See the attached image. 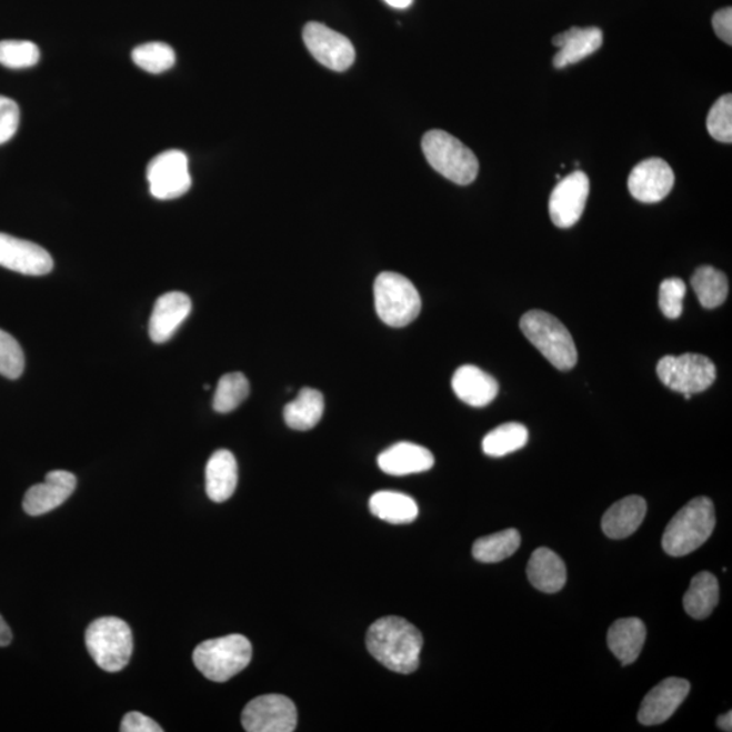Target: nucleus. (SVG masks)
<instances>
[{"mask_svg": "<svg viewBox=\"0 0 732 732\" xmlns=\"http://www.w3.org/2000/svg\"><path fill=\"white\" fill-rule=\"evenodd\" d=\"M190 312L192 300L187 293L169 292L159 298L150 318L149 332L152 342L164 343L171 340Z\"/></svg>", "mask_w": 732, "mask_h": 732, "instance_id": "17", "label": "nucleus"}, {"mask_svg": "<svg viewBox=\"0 0 732 732\" xmlns=\"http://www.w3.org/2000/svg\"><path fill=\"white\" fill-rule=\"evenodd\" d=\"M305 47L319 63L332 71H347L353 66L355 49L352 41L323 23L310 22L303 30Z\"/></svg>", "mask_w": 732, "mask_h": 732, "instance_id": "11", "label": "nucleus"}, {"mask_svg": "<svg viewBox=\"0 0 732 732\" xmlns=\"http://www.w3.org/2000/svg\"><path fill=\"white\" fill-rule=\"evenodd\" d=\"M384 2L393 9H408L414 0H384Z\"/></svg>", "mask_w": 732, "mask_h": 732, "instance_id": "42", "label": "nucleus"}, {"mask_svg": "<svg viewBox=\"0 0 732 732\" xmlns=\"http://www.w3.org/2000/svg\"><path fill=\"white\" fill-rule=\"evenodd\" d=\"M0 267L24 275L52 272L51 254L41 245L0 232Z\"/></svg>", "mask_w": 732, "mask_h": 732, "instance_id": "14", "label": "nucleus"}, {"mask_svg": "<svg viewBox=\"0 0 732 732\" xmlns=\"http://www.w3.org/2000/svg\"><path fill=\"white\" fill-rule=\"evenodd\" d=\"M718 725H719V729H721L723 731L731 732L732 731V712L729 711L728 713H724V715L719 716Z\"/></svg>", "mask_w": 732, "mask_h": 732, "instance_id": "41", "label": "nucleus"}, {"mask_svg": "<svg viewBox=\"0 0 732 732\" xmlns=\"http://www.w3.org/2000/svg\"><path fill=\"white\" fill-rule=\"evenodd\" d=\"M691 284L700 304L706 310L722 305L729 297V280L721 270L701 267L692 275Z\"/></svg>", "mask_w": 732, "mask_h": 732, "instance_id": "28", "label": "nucleus"}, {"mask_svg": "<svg viewBox=\"0 0 732 732\" xmlns=\"http://www.w3.org/2000/svg\"><path fill=\"white\" fill-rule=\"evenodd\" d=\"M706 129L711 137L721 143L732 141V96L725 94L713 103L706 119Z\"/></svg>", "mask_w": 732, "mask_h": 732, "instance_id": "34", "label": "nucleus"}, {"mask_svg": "<svg viewBox=\"0 0 732 732\" xmlns=\"http://www.w3.org/2000/svg\"><path fill=\"white\" fill-rule=\"evenodd\" d=\"M40 49L32 41H0V64L11 70L30 69L39 63Z\"/></svg>", "mask_w": 732, "mask_h": 732, "instance_id": "33", "label": "nucleus"}, {"mask_svg": "<svg viewBox=\"0 0 732 732\" xmlns=\"http://www.w3.org/2000/svg\"><path fill=\"white\" fill-rule=\"evenodd\" d=\"M249 393V380L243 373L224 374L219 380L217 392H214L213 409L220 414H227V412L237 410L248 399Z\"/></svg>", "mask_w": 732, "mask_h": 732, "instance_id": "31", "label": "nucleus"}, {"mask_svg": "<svg viewBox=\"0 0 732 732\" xmlns=\"http://www.w3.org/2000/svg\"><path fill=\"white\" fill-rule=\"evenodd\" d=\"M378 464L387 475L405 477L432 470L434 457L429 449L421 445L398 442L380 454Z\"/></svg>", "mask_w": 732, "mask_h": 732, "instance_id": "19", "label": "nucleus"}, {"mask_svg": "<svg viewBox=\"0 0 732 732\" xmlns=\"http://www.w3.org/2000/svg\"><path fill=\"white\" fill-rule=\"evenodd\" d=\"M422 151L432 168L447 180L470 184L477 180L479 162L475 153L452 134L430 131L422 139Z\"/></svg>", "mask_w": 732, "mask_h": 732, "instance_id": "6", "label": "nucleus"}, {"mask_svg": "<svg viewBox=\"0 0 732 732\" xmlns=\"http://www.w3.org/2000/svg\"><path fill=\"white\" fill-rule=\"evenodd\" d=\"M529 439L524 424L510 422L501 424L484 437L483 452L491 458L507 457L527 445Z\"/></svg>", "mask_w": 732, "mask_h": 732, "instance_id": "30", "label": "nucleus"}, {"mask_svg": "<svg viewBox=\"0 0 732 732\" xmlns=\"http://www.w3.org/2000/svg\"><path fill=\"white\" fill-rule=\"evenodd\" d=\"M602 41L604 36L599 28H571L568 32L553 37L552 44L559 48V52L553 58V66L556 69H565L571 64L580 63L599 51Z\"/></svg>", "mask_w": 732, "mask_h": 732, "instance_id": "18", "label": "nucleus"}, {"mask_svg": "<svg viewBox=\"0 0 732 732\" xmlns=\"http://www.w3.org/2000/svg\"><path fill=\"white\" fill-rule=\"evenodd\" d=\"M521 537L515 529L497 532L478 539L472 547V555L481 563H498L513 555L520 549Z\"/></svg>", "mask_w": 732, "mask_h": 732, "instance_id": "29", "label": "nucleus"}, {"mask_svg": "<svg viewBox=\"0 0 732 732\" xmlns=\"http://www.w3.org/2000/svg\"><path fill=\"white\" fill-rule=\"evenodd\" d=\"M242 724L248 732H292L298 725L297 705L282 694H263L244 706Z\"/></svg>", "mask_w": 732, "mask_h": 732, "instance_id": "9", "label": "nucleus"}, {"mask_svg": "<svg viewBox=\"0 0 732 732\" xmlns=\"http://www.w3.org/2000/svg\"><path fill=\"white\" fill-rule=\"evenodd\" d=\"M84 639L89 654L104 672H121L131 661L133 635L124 620L97 619L89 625Z\"/></svg>", "mask_w": 732, "mask_h": 732, "instance_id": "4", "label": "nucleus"}, {"mask_svg": "<svg viewBox=\"0 0 732 732\" xmlns=\"http://www.w3.org/2000/svg\"><path fill=\"white\" fill-rule=\"evenodd\" d=\"M252 658V645L243 635L209 639L197 645L193 662L208 680L227 682L243 672Z\"/></svg>", "mask_w": 732, "mask_h": 732, "instance_id": "5", "label": "nucleus"}, {"mask_svg": "<svg viewBox=\"0 0 732 732\" xmlns=\"http://www.w3.org/2000/svg\"><path fill=\"white\" fill-rule=\"evenodd\" d=\"M645 636L648 630L641 619H620L608 631V645L613 655L626 666L641 655Z\"/></svg>", "mask_w": 732, "mask_h": 732, "instance_id": "24", "label": "nucleus"}, {"mask_svg": "<svg viewBox=\"0 0 732 732\" xmlns=\"http://www.w3.org/2000/svg\"><path fill=\"white\" fill-rule=\"evenodd\" d=\"M132 59L141 70L162 73L174 67L176 52L164 42H149V44L134 48Z\"/></svg>", "mask_w": 732, "mask_h": 732, "instance_id": "32", "label": "nucleus"}, {"mask_svg": "<svg viewBox=\"0 0 732 732\" xmlns=\"http://www.w3.org/2000/svg\"><path fill=\"white\" fill-rule=\"evenodd\" d=\"M674 172L660 158H650L635 166L629 177V189L633 199L654 204L666 199L674 187Z\"/></svg>", "mask_w": 732, "mask_h": 732, "instance_id": "13", "label": "nucleus"}, {"mask_svg": "<svg viewBox=\"0 0 732 732\" xmlns=\"http://www.w3.org/2000/svg\"><path fill=\"white\" fill-rule=\"evenodd\" d=\"M12 641V633L8 623H6L2 614H0V648H6Z\"/></svg>", "mask_w": 732, "mask_h": 732, "instance_id": "40", "label": "nucleus"}, {"mask_svg": "<svg viewBox=\"0 0 732 732\" xmlns=\"http://www.w3.org/2000/svg\"><path fill=\"white\" fill-rule=\"evenodd\" d=\"M656 373L668 389L684 395L709 390L716 380L715 364L709 357L694 353L663 357Z\"/></svg>", "mask_w": 732, "mask_h": 732, "instance_id": "8", "label": "nucleus"}, {"mask_svg": "<svg viewBox=\"0 0 732 732\" xmlns=\"http://www.w3.org/2000/svg\"><path fill=\"white\" fill-rule=\"evenodd\" d=\"M24 354L21 344L9 332L0 330V374L10 380L21 378Z\"/></svg>", "mask_w": 732, "mask_h": 732, "instance_id": "35", "label": "nucleus"}, {"mask_svg": "<svg viewBox=\"0 0 732 732\" xmlns=\"http://www.w3.org/2000/svg\"><path fill=\"white\" fill-rule=\"evenodd\" d=\"M324 412V398L313 389H303L284 409V420L289 428L307 432L321 422Z\"/></svg>", "mask_w": 732, "mask_h": 732, "instance_id": "26", "label": "nucleus"}, {"mask_svg": "<svg viewBox=\"0 0 732 732\" xmlns=\"http://www.w3.org/2000/svg\"><path fill=\"white\" fill-rule=\"evenodd\" d=\"M207 494L213 502L229 501L238 485V463L227 449H220L209 459L205 470Z\"/></svg>", "mask_w": 732, "mask_h": 732, "instance_id": "23", "label": "nucleus"}, {"mask_svg": "<svg viewBox=\"0 0 732 732\" xmlns=\"http://www.w3.org/2000/svg\"><path fill=\"white\" fill-rule=\"evenodd\" d=\"M590 190L589 177L583 171H574L563 178L550 199V217L559 229H570L580 221L586 207Z\"/></svg>", "mask_w": 732, "mask_h": 732, "instance_id": "12", "label": "nucleus"}, {"mask_svg": "<svg viewBox=\"0 0 732 732\" xmlns=\"http://www.w3.org/2000/svg\"><path fill=\"white\" fill-rule=\"evenodd\" d=\"M520 328L529 342L559 371H570L576 365L575 342L568 328L551 313L529 311L521 318Z\"/></svg>", "mask_w": 732, "mask_h": 732, "instance_id": "3", "label": "nucleus"}, {"mask_svg": "<svg viewBox=\"0 0 732 732\" xmlns=\"http://www.w3.org/2000/svg\"><path fill=\"white\" fill-rule=\"evenodd\" d=\"M691 692V684L684 679H666L652 688L638 712V721L643 725H656L669 721Z\"/></svg>", "mask_w": 732, "mask_h": 732, "instance_id": "15", "label": "nucleus"}, {"mask_svg": "<svg viewBox=\"0 0 732 732\" xmlns=\"http://www.w3.org/2000/svg\"><path fill=\"white\" fill-rule=\"evenodd\" d=\"M150 192L158 200H174L192 188L189 159L180 150H170L152 159L147 169Z\"/></svg>", "mask_w": 732, "mask_h": 732, "instance_id": "10", "label": "nucleus"}, {"mask_svg": "<svg viewBox=\"0 0 732 732\" xmlns=\"http://www.w3.org/2000/svg\"><path fill=\"white\" fill-rule=\"evenodd\" d=\"M367 648L374 660L387 669L410 674L420 668L423 636L415 625L403 618H383L374 621L369 629Z\"/></svg>", "mask_w": 732, "mask_h": 732, "instance_id": "1", "label": "nucleus"}, {"mask_svg": "<svg viewBox=\"0 0 732 732\" xmlns=\"http://www.w3.org/2000/svg\"><path fill=\"white\" fill-rule=\"evenodd\" d=\"M452 389L471 408H484L498 395L500 385L491 374L475 365H463L453 374Z\"/></svg>", "mask_w": 732, "mask_h": 732, "instance_id": "20", "label": "nucleus"}, {"mask_svg": "<svg viewBox=\"0 0 732 732\" xmlns=\"http://www.w3.org/2000/svg\"><path fill=\"white\" fill-rule=\"evenodd\" d=\"M712 27L719 39L725 44H732V9L725 8L713 14Z\"/></svg>", "mask_w": 732, "mask_h": 732, "instance_id": "39", "label": "nucleus"}, {"mask_svg": "<svg viewBox=\"0 0 732 732\" xmlns=\"http://www.w3.org/2000/svg\"><path fill=\"white\" fill-rule=\"evenodd\" d=\"M77 489V478L69 471L49 472L46 482L34 484L24 494L23 510L27 514L39 517L52 512L63 504Z\"/></svg>", "mask_w": 732, "mask_h": 732, "instance_id": "16", "label": "nucleus"}, {"mask_svg": "<svg viewBox=\"0 0 732 732\" xmlns=\"http://www.w3.org/2000/svg\"><path fill=\"white\" fill-rule=\"evenodd\" d=\"M686 294L685 282L681 279H666L660 287V309L668 319H679Z\"/></svg>", "mask_w": 732, "mask_h": 732, "instance_id": "36", "label": "nucleus"}, {"mask_svg": "<svg viewBox=\"0 0 732 732\" xmlns=\"http://www.w3.org/2000/svg\"><path fill=\"white\" fill-rule=\"evenodd\" d=\"M527 574L532 586L549 594L561 592L568 581L564 562L549 549H538L532 553Z\"/></svg>", "mask_w": 732, "mask_h": 732, "instance_id": "22", "label": "nucleus"}, {"mask_svg": "<svg viewBox=\"0 0 732 732\" xmlns=\"http://www.w3.org/2000/svg\"><path fill=\"white\" fill-rule=\"evenodd\" d=\"M122 732H162L163 729L151 718L143 715L140 712H129L122 719Z\"/></svg>", "mask_w": 732, "mask_h": 732, "instance_id": "38", "label": "nucleus"}, {"mask_svg": "<svg viewBox=\"0 0 732 732\" xmlns=\"http://www.w3.org/2000/svg\"><path fill=\"white\" fill-rule=\"evenodd\" d=\"M369 509L378 519L390 524H410L420 513L411 497L397 491H379L369 501Z\"/></svg>", "mask_w": 732, "mask_h": 732, "instance_id": "27", "label": "nucleus"}, {"mask_svg": "<svg viewBox=\"0 0 732 732\" xmlns=\"http://www.w3.org/2000/svg\"><path fill=\"white\" fill-rule=\"evenodd\" d=\"M715 525V507L710 498H694L670 520L662 538L663 550L670 556H686L711 538Z\"/></svg>", "mask_w": 732, "mask_h": 732, "instance_id": "2", "label": "nucleus"}, {"mask_svg": "<svg viewBox=\"0 0 732 732\" xmlns=\"http://www.w3.org/2000/svg\"><path fill=\"white\" fill-rule=\"evenodd\" d=\"M645 513H648V503L642 497H625L612 504L602 517V532L613 540L629 538L642 525Z\"/></svg>", "mask_w": 732, "mask_h": 732, "instance_id": "21", "label": "nucleus"}, {"mask_svg": "<svg viewBox=\"0 0 732 732\" xmlns=\"http://www.w3.org/2000/svg\"><path fill=\"white\" fill-rule=\"evenodd\" d=\"M20 127V108L8 97L0 96V146L14 138Z\"/></svg>", "mask_w": 732, "mask_h": 732, "instance_id": "37", "label": "nucleus"}, {"mask_svg": "<svg viewBox=\"0 0 732 732\" xmlns=\"http://www.w3.org/2000/svg\"><path fill=\"white\" fill-rule=\"evenodd\" d=\"M373 293L379 318L391 328H405L420 315V293L402 274L381 273L374 281Z\"/></svg>", "mask_w": 732, "mask_h": 732, "instance_id": "7", "label": "nucleus"}, {"mask_svg": "<svg viewBox=\"0 0 732 732\" xmlns=\"http://www.w3.org/2000/svg\"><path fill=\"white\" fill-rule=\"evenodd\" d=\"M719 602V582L709 571H701L692 578L682 600L689 616L703 620L710 616Z\"/></svg>", "mask_w": 732, "mask_h": 732, "instance_id": "25", "label": "nucleus"}]
</instances>
